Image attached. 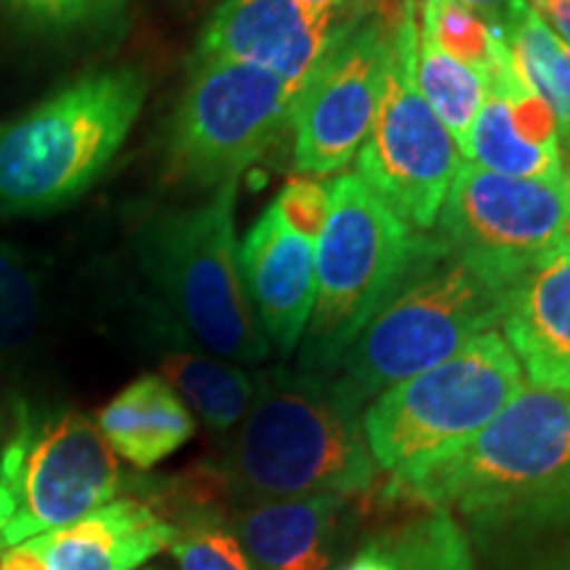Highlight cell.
Wrapping results in <instances>:
<instances>
[{
	"instance_id": "1",
	"label": "cell",
	"mask_w": 570,
	"mask_h": 570,
	"mask_svg": "<svg viewBox=\"0 0 570 570\" xmlns=\"http://www.w3.org/2000/svg\"><path fill=\"white\" fill-rule=\"evenodd\" d=\"M362 407L333 375L269 370L240 420L217 479L240 504L312 494H365L375 462Z\"/></svg>"
},
{
	"instance_id": "2",
	"label": "cell",
	"mask_w": 570,
	"mask_h": 570,
	"mask_svg": "<svg viewBox=\"0 0 570 570\" xmlns=\"http://www.w3.org/2000/svg\"><path fill=\"white\" fill-rule=\"evenodd\" d=\"M135 67L92 69L0 125V217L59 212L101 180L146 101Z\"/></svg>"
},
{
	"instance_id": "3",
	"label": "cell",
	"mask_w": 570,
	"mask_h": 570,
	"mask_svg": "<svg viewBox=\"0 0 570 570\" xmlns=\"http://www.w3.org/2000/svg\"><path fill=\"white\" fill-rule=\"evenodd\" d=\"M381 497L468 520L568 499L570 394L523 386L473 439L410 473L391 475Z\"/></svg>"
},
{
	"instance_id": "4",
	"label": "cell",
	"mask_w": 570,
	"mask_h": 570,
	"mask_svg": "<svg viewBox=\"0 0 570 570\" xmlns=\"http://www.w3.org/2000/svg\"><path fill=\"white\" fill-rule=\"evenodd\" d=\"M504 291L420 235L412 265L377 315L341 356L333 377L362 407L383 391L441 365L502 323Z\"/></svg>"
},
{
	"instance_id": "5",
	"label": "cell",
	"mask_w": 570,
	"mask_h": 570,
	"mask_svg": "<svg viewBox=\"0 0 570 570\" xmlns=\"http://www.w3.org/2000/svg\"><path fill=\"white\" fill-rule=\"evenodd\" d=\"M235 196L238 183H227L202 206L156 214L138 235V256L156 294L206 352L254 365L273 346L240 275Z\"/></svg>"
},
{
	"instance_id": "6",
	"label": "cell",
	"mask_w": 570,
	"mask_h": 570,
	"mask_svg": "<svg viewBox=\"0 0 570 570\" xmlns=\"http://www.w3.org/2000/svg\"><path fill=\"white\" fill-rule=\"evenodd\" d=\"M420 235L356 175L327 185L317 238V294L302 338V367L331 375L341 356L386 306L412 265Z\"/></svg>"
},
{
	"instance_id": "7",
	"label": "cell",
	"mask_w": 570,
	"mask_h": 570,
	"mask_svg": "<svg viewBox=\"0 0 570 570\" xmlns=\"http://www.w3.org/2000/svg\"><path fill=\"white\" fill-rule=\"evenodd\" d=\"M119 487L117 454L90 417L13 399L0 449V550L90 515Z\"/></svg>"
},
{
	"instance_id": "8",
	"label": "cell",
	"mask_w": 570,
	"mask_h": 570,
	"mask_svg": "<svg viewBox=\"0 0 570 570\" xmlns=\"http://www.w3.org/2000/svg\"><path fill=\"white\" fill-rule=\"evenodd\" d=\"M523 389V370L489 331L441 365L377 394L365 407V439L377 470L410 473L489 425Z\"/></svg>"
},
{
	"instance_id": "9",
	"label": "cell",
	"mask_w": 570,
	"mask_h": 570,
	"mask_svg": "<svg viewBox=\"0 0 570 570\" xmlns=\"http://www.w3.org/2000/svg\"><path fill=\"white\" fill-rule=\"evenodd\" d=\"M296 90L273 71L219 59H190V75L164 138L173 185L217 190L269 154L291 125Z\"/></svg>"
},
{
	"instance_id": "10",
	"label": "cell",
	"mask_w": 570,
	"mask_h": 570,
	"mask_svg": "<svg viewBox=\"0 0 570 570\" xmlns=\"http://www.w3.org/2000/svg\"><path fill=\"white\" fill-rule=\"evenodd\" d=\"M417 21L404 3L391 46V67L367 140L356 154V177L410 227H436L454 175L458 146L417 85Z\"/></svg>"
},
{
	"instance_id": "11",
	"label": "cell",
	"mask_w": 570,
	"mask_h": 570,
	"mask_svg": "<svg viewBox=\"0 0 570 570\" xmlns=\"http://www.w3.org/2000/svg\"><path fill=\"white\" fill-rule=\"evenodd\" d=\"M404 3L394 9L391 0H365L333 35L291 109L296 173H341L360 154L386 88Z\"/></svg>"
},
{
	"instance_id": "12",
	"label": "cell",
	"mask_w": 570,
	"mask_h": 570,
	"mask_svg": "<svg viewBox=\"0 0 570 570\" xmlns=\"http://www.w3.org/2000/svg\"><path fill=\"white\" fill-rule=\"evenodd\" d=\"M570 233L568 180H525L460 164L436 219L446 252L499 291L512 288Z\"/></svg>"
},
{
	"instance_id": "13",
	"label": "cell",
	"mask_w": 570,
	"mask_h": 570,
	"mask_svg": "<svg viewBox=\"0 0 570 570\" xmlns=\"http://www.w3.org/2000/svg\"><path fill=\"white\" fill-rule=\"evenodd\" d=\"M362 3L315 11L302 0H223L198 38L194 59L252 63L298 92L333 35Z\"/></svg>"
},
{
	"instance_id": "14",
	"label": "cell",
	"mask_w": 570,
	"mask_h": 570,
	"mask_svg": "<svg viewBox=\"0 0 570 570\" xmlns=\"http://www.w3.org/2000/svg\"><path fill=\"white\" fill-rule=\"evenodd\" d=\"M240 275L262 331L283 356L294 354L309 325L317 294V244L285 219L277 202L238 248Z\"/></svg>"
},
{
	"instance_id": "15",
	"label": "cell",
	"mask_w": 570,
	"mask_h": 570,
	"mask_svg": "<svg viewBox=\"0 0 570 570\" xmlns=\"http://www.w3.org/2000/svg\"><path fill=\"white\" fill-rule=\"evenodd\" d=\"M560 125L537 92L512 69L508 48L487 80L479 119L470 135V159L489 173L525 180H568Z\"/></svg>"
},
{
	"instance_id": "16",
	"label": "cell",
	"mask_w": 570,
	"mask_h": 570,
	"mask_svg": "<svg viewBox=\"0 0 570 570\" xmlns=\"http://www.w3.org/2000/svg\"><path fill=\"white\" fill-rule=\"evenodd\" d=\"M499 325L533 386L570 394V233L512 283Z\"/></svg>"
},
{
	"instance_id": "17",
	"label": "cell",
	"mask_w": 570,
	"mask_h": 570,
	"mask_svg": "<svg viewBox=\"0 0 570 570\" xmlns=\"http://www.w3.org/2000/svg\"><path fill=\"white\" fill-rule=\"evenodd\" d=\"M348 497L312 494L240 504L230 529L259 570H327Z\"/></svg>"
},
{
	"instance_id": "18",
	"label": "cell",
	"mask_w": 570,
	"mask_h": 570,
	"mask_svg": "<svg viewBox=\"0 0 570 570\" xmlns=\"http://www.w3.org/2000/svg\"><path fill=\"white\" fill-rule=\"evenodd\" d=\"M48 570H135L175 539V523L138 499H111L75 523L35 537Z\"/></svg>"
},
{
	"instance_id": "19",
	"label": "cell",
	"mask_w": 570,
	"mask_h": 570,
	"mask_svg": "<svg viewBox=\"0 0 570 570\" xmlns=\"http://www.w3.org/2000/svg\"><path fill=\"white\" fill-rule=\"evenodd\" d=\"M114 454L148 470L194 439L196 420L161 375H142L98 412Z\"/></svg>"
},
{
	"instance_id": "20",
	"label": "cell",
	"mask_w": 570,
	"mask_h": 570,
	"mask_svg": "<svg viewBox=\"0 0 570 570\" xmlns=\"http://www.w3.org/2000/svg\"><path fill=\"white\" fill-rule=\"evenodd\" d=\"M161 377L188 402L212 431H233L246 417L256 394V377L233 362L198 352L161 356Z\"/></svg>"
},
{
	"instance_id": "21",
	"label": "cell",
	"mask_w": 570,
	"mask_h": 570,
	"mask_svg": "<svg viewBox=\"0 0 570 570\" xmlns=\"http://www.w3.org/2000/svg\"><path fill=\"white\" fill-rule=\"evenodd\" d=\"M417 85L458 151L470 159V135L479 119L487 80L475 69L446 56L428 35H417Z\"/></svg>"
},
{
	"instance_id": "22",
	"label": "cell",
	"mask_w": 570,
	"mask_h": 570,
	"mask_svg": "<svg viewBox=\"0 0 570 570\" xmlns=\"http://www.w3.org/2000/svg\"><path fill=\"white\" fill-rule=\"evenodd\" d=\"M377 541L396 570H475L468 533L449 512L431 510Z\"/></svg>"
},
{
	"instance_id": "23",
	"label": "cell",
	"mask_w": 570,
	"mask_h": 570,
	"mask_svg": "<svg viewBox=\"0 0 570 570\" xmlns=\"http://www.w3.org/2000/svg\"><path fill=\"white\" fill-rule=\"evenodd\" d=\"M423 32L452 59L489 80L504 53L502 35L462 0H423Z\"/></svg>"
},
{
	"instance_id": "24",
	"label": "cell",
	"mask_w": 570,
	"mask_h": 570,
	"mask_svg": "<svg viewBox=\"0 0 570 570\" xmlns=\"http://www.w3.org/2000/svg\"><path fill=\"white\" fill-rule=\"evenodd\" d=\"M42 283L27 256L0 244V356L17 354L38 333Z\"/></svg>"
},
{
	"instance_id": "25",
	"label": "cell",
	"mask_w": 570,
	"mask_h": 570,
	"mask_svg": "<svg viewBox=\"0 0 570 570\" xmlns=\"http://www.w3.org/2000/svg\"><path fill=\"white\" fill-rule=\"evenodd\" d=\"M130 0H0V11L19 30L53 38L90 32L119 19Z\"/></svg>"
},
{
	"instance_id": "26",
	"label": "cell",
	"mask_w": 570,
	"mask_h": 570,
	"mask_svg": "<svg viewBox=\"0 0 570 570\" xmlns=\"http://www.w3.org/2000/svg\"><path fill=\"white\" fill-rule=\"evenodd\" d=\"M169 552L180 570H259L217 512H190L175 525Z\"/></svg>"
},
{
	"instance_id": "27",
	"label": "cell",
	"mask_w": 570,
	"mask_h": 570,
	"mask_svg": "<svg viewBox=\"0 0 570 570\" xmlns=\"http://www.w3.org/2000/svg\"><path fill=\"white\" fill-rule=\"evenodd\" d=\"M275 202L285 214V219L298 233H304L306 238H312L317 244L327 219V188H323L315 180H296L285 185L283 194Z\"/></svg>"
},
{
	"instance_id": "28",
	"label": "cell",
	"mask_w": 570,
	"mask_h": 570,
	"mask_svg": "<svg viewBox=\"0 0 570 570\" xmlns=\"http://www.w3.org/2000/svg\"><path fill=\"white\" fill-rule=\"evenodd\" d=\"M529 3L554 32V38L570 48V0H529Z\"/></svg>"
},
{
	"instance_id": "29",
	"label": "cell",
	"mask_w": 570,
	"mask_h": 570,
	"mask_svg": "<svg viewBox=\"0 0 570 570\" xmlns=\"http://www.w3.org/2000/svg\"><path fill=\"white\" fill-rule=\"evenodd\" d=\"M0 570H48L40 541L30 539L0 552Z\"/></svg>"
},
{
	"instance_id": "30",
	"label": "cell",
	"mask_w": 570,
	"mask_h": 570,
	"mask_svg": "<svg viewBox=\"0 0 570 570\" xmlns=\"http://www.w3.org/2000/svg\"><path fill=\"white\" fill-rule=\"evenodd\" d=\"M338 570H396V568L394 562H391L389 552L383 550L381 541H370V544L362 547V550L356 552L352 560H346Z\"/></svg>"
},
{
	"instance_id": "31",
	"label": "cell",
	"mask_w": 570,
	"mask_h": 570,
	"mask_svg": "<svg viewBox=\"0 0 570 570\" xmlns=\"http://www.w3.org/2000/svg\"><path fill=\"white\" fill-rule=\"evenodd\" d=\"M462 3H465L470 11L479 13L491 30L499 32V27H502V21L508 19V13L512 11V6H515L518 0H462Z\"/></svg>"
},
{
	"instance_id": "32",
	"label": "cell",
	"mask_w": 570,
	"mask_h": 570,
	"mask_svg": "<svg viewBox=\"0 0 570 570\" xmlns=\"http://www.w3.org/2000/svg\"><path fill=\"white\" fill-rule=\"evenodd\" d=\"M302 3L315 11H341V9H348V6L360 3V0H302Z\"/></svg>"
},
{
	"instance_id": "33",
	"label": "cell",
	"mask_w": 570,
	"mask_h": 570,
	"mask_svg": "<svg viewBox=\"0 0 570 570\" xmlns=\"http://www.w3.org/2000/svg\"><path fill=\"white\" fill-rule=\"evenodd\" d=\"M531 570H570V552H562V554H554V558L541 560Z\"/></svg>"
},
{
	"instance_id": "34",
	"label": "cell",
	"mask_w": 570,
	"mask_h": 570,
	"mask_svg": "<svg viewBox=\"0 0 570 570\" xmlns=\"http://www.w3.org/2000/svg\"><path fill=\"white\" fill-rule=\"evenodd\" d=\"M3 420H6V415H3V404H0V449H3Z\"/></svg>"
},
{
	"instance_id": "35",
	"label": "cell",
	"mask_w": 570,
	"mask_h": 570,
	"mask_svg": "<svg viewBox=\"0 0 570 570\" xmlns=\"http://www.w3.org/2000/svg\"><path fill=\"white\" fill-rule=\"evenodd\" d=\"M142 570H151V568H142Z\"/></svg>"
}]
</instances>
